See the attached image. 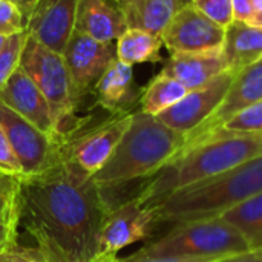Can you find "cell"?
Wrapping results in <instances>:
<instances>
[{
	"label": "cell",
	"instance_id": "cell-38",
	"mask_svg": "<svg viewBox=\"0 0 262 262\" xmlns=\"http://www.w3.org/2000/svg\"><path fill=\"white\" fill-rule=\"evenodd\" d=\"M14 178H9V177H5L3 173H0V186H9L12 183Z\"/></svg>",
	"mask_w": 262,
	"mask_h": 262
},
{
	"label": "cell",
	"instance_id": "cell-3",
	"mask_svg": "<svg viewBox=\"0 0 262 262\" xmlns=\"http://www.w3.org/2000/svg\"><path fill=\"white\" fill-rule=\"evenodd\" d=\"M186 137L157 117L141 111L132 121L104 167L92 178L98 187L149 180L169 166L183 150Z\"/></svg>",
	"mask_w": 262,
	"mask_h": 262
},
{
	"label": "cell",
	"instance_id": "cell-21",
	"mask_svg": "<svg viewBox=\"0 0 262 262\" xmlns=\"http://www.w3.org/2000/svg\"><path fill=\"white\" fill-rule=\"evenodd\" d=\"M163 38L144 29H127L115 43L117 58L129 66L141 63H157L161 60Z\"/></svg>",
	"mask_w": 262,
	"mask_h": 262
},
{
	"label": "cell",
	"instance_id": "cell-41",
	"mask_svg": "<svg viewBox=\"0 0 262 262\" xmlns=\"http://www.w3.org/2000/svg\"><path fill=\"white\" fill-rule=\"evenodd\" d=\"M259 255H261V256H262V252H259Z\"/></svg>",
	"mask_w": 262,
	"mask_h": 262
},
{
	"label": "cell",
	"instance_id": "cell-15",
	"mask_svg": "<svg viewBox=\"0 0 262 262\" xmlns=\"http://www.w3.org/2000/svg\"><path fill=\"white\" fill-rule=\"evenodd\" d=\"M0 101L40 130L57 137L52 111L41 91L18 66L0 92Z\"/></svg>",
	"mask_w": 262,
	"mask_h": 262
},
{
	"label": "cell",
	"instance_id": "cell-2",
	"mask_svg": "<svg viewBox=\"0 0 262 262\" xmlns=\"http://www.w3.org/2000/svg\"><path fill=\"white\" fill-rule=\"evenodd\" d=\"M262 155V134L213 135L181 152L169 166L149 178L138 196L155 204L164 196L226 173Z\"/></svg>",
	"mask_w": 262,
	"mask_h": 262
},
{
	"label": "cell",
	"instance_id": "cell-28",
	"mask_svg": "<svg viewBox=\"0 0 262 262\" xmlns=\"http://www.w3.org/2000/svg\"><path fill=\"white\" fill-rule=\"evenodd\" d=\"M26 21L20 8L12 0H0V35L11 37L25 32Z\"/></svg>",
	"mask_w": 262,
	"mask_h": 262
},
{
	"label": "cell",
	"instance_id": "cell-36",
	"mask_svg": "<svg viewBox=\"0 0 262 262\" xmlns=\"http://www.w3.org/2000/svg\"><path fill=\"white\" fill-rule=\"evenodd\" d=\"M89 262H118L117 256H111V255H97L94 259Z\"/></svg>",
	"mask_w": 262,
	"mask_h": 262
},
{
	"label": "cell",
	"instance_id": "cell-18",
	"mask_svg": "<svg viewBox=\"0 0 262 262\" xmlns=\"http://www.w3.org/2000/svg\"><path fill=\"white\" fill-rule=\"evenodd\" d=\"M221 52L226 69L235 74L258 63L262 60V28L233 20L226 28Z\"/></svg>",
	"mask_w": 262,
	"mask_h": 262
},
{
	"label": "cell",
	"instance_id": "cell-4",
	"mask_svg": "<svg viewBox=\"0 0 262 262\" xmlns=\"http://www.w3.org/2000/svg\"><path fill=\"white\" fill-rule=\"evenodd\" d=\"M261 192L262 155L215 178L180 189L152 206L160 221L181 224L221 216Z\"/></svg>",
	"mask_w": 262,
	"mask_h": 262
},
{
	"label": "cell",
	"instance_id": "cell-33",
	"mask_svg": "<svg viewBox=\"0 0 262 262\" xmlns=\"http://www.w3.org/2000/svg\"><path fill=\"white\" fill-rule=\"evenodd\" d=\"M213 262H262V256L259 253L247 252V253H241V255L220 258V259H216V261Z\"/></svg>",
	"mask_w": 262,
	"mask_h": 262
},
{
	"label": "cell",
	"instance_id": "cell-40",
	"mask_svg": "<svg viewBox=\"0 0 262 262\" xmlns=\"http://www.w3.org/2000/svg\"><path fill=\"white\" fill-rule=\"evenodd\" d=\"M111 2H115V3H118V2H120V0H111Z\"/></svg>",
	"mask_w": 262,
	"mask_h": 262
},
{
	"label": "cell",
	"instance_id": "cell-25",
	"mask_svg": "<svg viewBox=\"0 0 262 262\" xmlns=\"http://www.w3.org/2000/svg\"><path fill=\"white\" fill-rule=\"evenodd\" d=\"M230 134H262V100L256 101L252 106H249L247 109L241 111L238 115H235L232 120H229L220 130H216L210 137H213V135H230ZM210 137H207V138H210Z\"/></svg>",
	"mask_w": 262,
	"mask_h": 262
},
{
	"label": "cell",
	"instance_id": "cell-26",
	"mask_svg": "<svg viewBox=\"0 0 262 262\" xmlns=\"http://www.w3.org/2000/svg\"><path fill=\"white\" fill-rule=\"evenodd\" d=\"M26 32L14 34L6 38L5 46L0 51V92L5 88L9 77L20 66V55L25 45Z\"/></svg>",
	"mask_w": 262,
	"mask_h": 262
},
{
	"label": "cell",
	"instance_id": "cell-17",
	"mask_svg": "<svg viewBox=\"0 0 262 262\" xmlns=\"http://www.w3.org/2000/svg\"><path fill=\"white\" fill-rule=\"evenodd\" d=\"M221 51L210 52H175L170 54L161 74L175 78L187 91L201 88L226 72Z\"/></svg>",
	"mask_w": 262,
	"mask_h": 262
},
{
	"label": "cell",
	"instance_id": "cell-8",
	"mask_svg": "<svg viewBox=\"0 0 262 262\" xmlns=\"http://www.w3.org/2000/svg\"><path fill=\"white\" fill-rule=\"evenodd\" d=\"M132 114H111L109 118L97 126L71 135L64 143V158L84 175L94 177L104 167L126 134Z\"/></svg>",
	"mask_w": 262,
	"mask_h": 262
},
{
	"label": "cell",
	"instance_id": "cell-35",
	"mask_svg": "<svg viewBox=\"0 0 262 262\" xmlns=\"http://www.w3.org/2000/svg\"><path fill=\"white\" fill-rule=\"evenodd\" d=\"M12 2L20 8L21 14H23V17H25V21H26L28 17L31 15L32 9L35 8V5H37L38 0H12Z\"/></svg>",
	"mask_w": 262,
	"mask_h": 262
},
{
	"label": "cell",
	"instance_id": "cell-30",
	"mask_svg": "<svg viewBox=\"0 0 262 262\" xmlns=\"http://www.w3.org/2000/svg\"><path fill=\"white\" fill-rule=\"evenodd\" d=\"M0 262H46L43 256L32 247H23L18 243L14 244L9 250L0 255Z\"/></svg>",
	"mask_w": 262,
	"mask_h": 262
},
{
	"label": "cell",
	"instance_id": "cell-10",
	"mask_svg": "<svg viewBox=\"0 0 262 262\" xmlns=\"http://www.w3.org/2000/svg\"><path fill=\"white\" fill-rule=\"evenodd\" d=\"M226 28L198 11L190 2L184 3L161 32L163 45L175 52L221 51Z\"/></svg>",
	"mask_w": 262,
	"mask_h": 262
},
{
	"label": "cell",
	"instance_id": "cell-37",
	"mask_svg": "<svg viewBox=\"0 0 262 262\" xmlns=\"http://www.w3.org/2000/svg\"><path fill=\"white\" fill-rule=\"evenodd\" d=\"M12 183H14V180H12ZM12 183L9 184V186H0V201L6 196V193L11 190V187H12Z\"/></svg>",
	"mask_w": 262,
	"mask_h": 262
},
{
	"label": "cell",
	"instance_id": "cell-14",
	"mask_svg": "<svg viewBox=\"0 0 262 262\" xmlns=\"http://www.w3.org/2000/svg\"><path fill=\"white\" fill-rule=\"evenodd\" d=\"M77 3L78 0H38L26 20V35L63 54L74 32Z\"/></svg>",
	"mask_w": 262,
	"mask_h": 262
},
{
	"label": "cell",
	"instance_id": "cell-31",
	"mask_svg": "<svg viewBox=\"0 0 262 262\" xmlns=\"http://www.w3.org/2000/svg\"><path fill=\"white\" fill-rule=\"evenodd\" d=\"M216 258H201V256H149L141 252H137L118 262H213Z\"/></svg>",
	"mask_w": 262,
	"mask_h": 262
},
{
	"label": "cell",
	"instance_id": "cell-6",
	"mask_svg": "<svg viewBox=\"0 0 262 262\" xmlns=\"http://www.w3.org/2000/svg\"><path fill=\"white\" fill-rule=\"evenodd\" d=\"M149 256H201L226 258L247 253L249 246L241 233L221 216L181 223L163 238L140 250Z\"/></svg>",
	"mask_w": 262,
	"mask_h": 262
},
{
	"label": "cell",
	"instance_id": "cell-29",
	"mask_svg": "<svg viewBox=\"0 0 262 262\" xmlns=\"http://www.w3.org/2000/svg\"><path fill=\"white\" fill-rule=\"evenodd\" d=\"M0 173L9 178H20L21 169L18 164V160L8 141V137L5 134L3 126L0 124Z\"/></svg>",
	"mask_w": 262,
	"mask_h": 262
},
{
	"label": "cell",
	"instance_id": "cell-23",
	"mask_svg": "<svg viewBox=\"0 0 262 262\" xmlns=\"http://www.w3.org/2000/svg\"><path fill=\"white\" fill-rule=\"evenodd\" d=\"M187 92L189 91L180 81L160 72L141 92L140 111L157 117L178 103Z\"/></svg>",
	"mask_w": 262,
	"mask_h": 262
},
{
	"label": "cell",
	"instance_id": "cell-13",
	"mask_svg": "<svg viewBox=\"0 0 262 262\" xmlns=\"http://www.w3.org/2000/svg\"><path fill=\"white\" fill-rule=\"evenodd\" d=\"M235 75L236 74L230 71L220 74L207 84L189 91L178 103L157 115V118L170 129L187 137L216 111Z\"/></svg>",
	"mask_w": 262,
	"mask_h": 262
},
{
	"label": "cell",
	"instance_id": "cell-12",
	"mask_svg": "<svg viewBox=\"0 0 262 262\" xmlns=\"http://www.w3.org/2000/svg\"><path fill=\"white\" fill-rule=\"evenodd\" d=\"M259 100H262V60L239 71L235 75L221 104L203 124H200L193 132L186 137L184 147L181 152L196 146L198 143L220 130L229 120H232L241 111L247 109Z\"/></svg>",
	"mask_w": 262,
	"mask_h": 262
},
{
	"label": "cell",
	"instance_id": "cell-34",
	"mask_svg": "<svg viewBox=\"0 0 262 262\" xmlns=\"http://www.w3.org/2000/svg\"><path fill=\"white\" fill-rule=\"evenodd\" d=\"M247 23L256 28H262V0H252V11Z\"/></svg>",
	"mask_w": 262,
	"mask_h": 262
},
{
	"label": "cell",
	"instance_id": "cell-20",
	"mask_svg": "<svg viewBox=\"0 0 262 262\" xmlns=\"http://www.w3.org/2000/svg\"><path fill=\"white\" fill-rule=\"evenodd\" d=\"M189 0H120L127 29H144L161 35L175 12Z\"/></svg>",
	"mask_w": 262,
	"mask_h": 262
},
{
	"label": "cell",
	"instance_id": "cell-1",
	"mask_svg": "<svg viewBox=\"0 0 262 262\" xmlns=\"http://www.w3.org/2000/svg\"><path fill=\"white\" fill-rule=\"evenodd\" d=\"M18 227L46 262H89L98 255L107 207L92 177L63 155L54 167L14 178Z\"/></svg>",
	"mask_w": 262,
	"mask_h": 262
},
{
	"label": "cell",
	"instance_id": "cell-32",
	"mask_svg": "<svg viewBox=\"0 0 262 262\" xmlns=\"http://www.w3.org/2000/svg\"><path fill=\"white\" fill-rule=\"evenodd\" d=\"M233 3V18L239 21H247L252 11V0H232Z\"/></svg>",
	"mask_w": 262,
	"mask_h": 262
},
{
	"label": "cell",
	"instance_id": "cell-24",
	"mask_svg": "<svg viewBox=\"0 0 262 262\" xmlns=\"http://www.w3.org/2000/svg\"><path fill=\"white\" fill-rule=\"evenodd\" d=\"M18 213L14 196V183L6 196L0 201V255L17 244Z\"/></svg>",
	"mask_w": 262,
	"mask_h": 262
},
{
	"label": "cell",
	"instance_id": "cell-11",
	"mask_svg": "<svg viewBox=\"0 0 262 262\" xmlns=\"http://www.w3.org/2000/svg\"><path fill=\"white\" fill-rule=\"evenodd\" d=\"M61 55L72 80L77 104H80L117 58V51L114 43H100L74 29Z\"/></svg>",
	"mask_w": 262,
	"mask_h": 262
},
{
	"label": "cell",
	"instance_id": "cell-7",
	"mask_svg": "<svg viewBox=\"0 0 262 262\" xmlns=\"http://www.w3.org/2000/svg\"><path fill=\"white\" fill-rule=\"evenodd\" d=\"M0 124L18 160L21 177L38 175L63 160L64 140L40 130L2 101Z\"/></svg>",
	"mask_w": 262,
	"mask_h": 262
},
{
	"label": "cell",
	"instance_id": "cell-19",
	"mask_svg": "<svg viewBox=\"0 0 262 262\" xmlns=\"http://www.w3.org/2000/svg\"><path fill=\"white\" fill-rule=\"evenodd\" d=\"M97 103L111 114L129 112L135 101L132 66L115 58L94 88Z\"/></svg>",
	"mask_w": 262,
	"mask_h": 262
},
{
	"label": "cell",
	"instance_id": "cell-9",
	"mask_svg": "<svg viewBox=\"0 0 262 262\" xmlns=\"http://www.w3.org/2000/svg\"><path fill=\"white\" fill-rule=\"evenodd\" d=\"M158 223L157 209L137 193L106 213L100 233L98 255L117 256L124 247L147 239Z\"/></svg>",
	"mask_w": 262,
	"mask_h": 262
},
{
	"label": "cell",
	"instance_id": "cell-39",
	"mask_svg": "<svg viewBox=\"0 0 262 262\" xmlns=\"http://www.w3.org/2000/svg\"><path fill=\"white\" fill-rule=\"evenodd\" d=\"M6 38H8V37H5V35H0V51H2V48L5 46V43H6Z\"/></svg>",
	"mask_w": 262,
	"mask_h": 262
},
{
	"label": "cell",
	"instance_id": "cell-5",
	"mask_svg": "<svg viewBox=\"0 0 262 262\" xmlns=\"http://www.w3.org/2000/svg\"><path fill=\"white\" fill-rule=\"evenodd\" d=\"M20 68L45 95L52 111L55 134L66 141L80 129L81 121L77 118L78 104L63 55L26 35L20 55Z\"/></svg>",
	"mask_w": 262,
	"mask_h": 262
},
{
	"label": "cell",
	"instance_id": "cell-27",
	"mask_svg": "<svg viewBox=\"0 0 262 262\" xmlns=\"http://www.w3.org/2000/svg\"><path fill=\"white\" fill-rule=\"evenodd\" d=\"M198 11L206 14L209 18L218 25L227 28L233 18V3L232 0H189Z\"/></svg>",
	"mask_w": 262,
	"mask_h": 262
},
{
	"label": "cell",
	"instance_id": "cell-22",
	"mask_svg": "<svg viewBox=\"0 0 262 262\" xmlns=\"http://www.w3.org/2000/svg\"><path fill=\"white\" fill-rule=\"evenodd\" d=\"M221 218L241 233L250 252H262V192L226 210Z\"/></svg>",
	"mask_w": 262,
	"mask_h": 262
},
{
	"label": "cell",
	"instance_id": "cell-16",
	"mask_svg": "<svg viewBox=\"0 0 262 262\" xmlns=\"http://www.w3.org/2000/svg\"><path fill=\"white\" fill-rule=\"evenodd\" d=\"M74 29L100 43H114L127 31V25L118 3L111 0H78Z\"/></svg>",
	"mask_w": 262,
	"mask_h": 262
}]
</instances>
